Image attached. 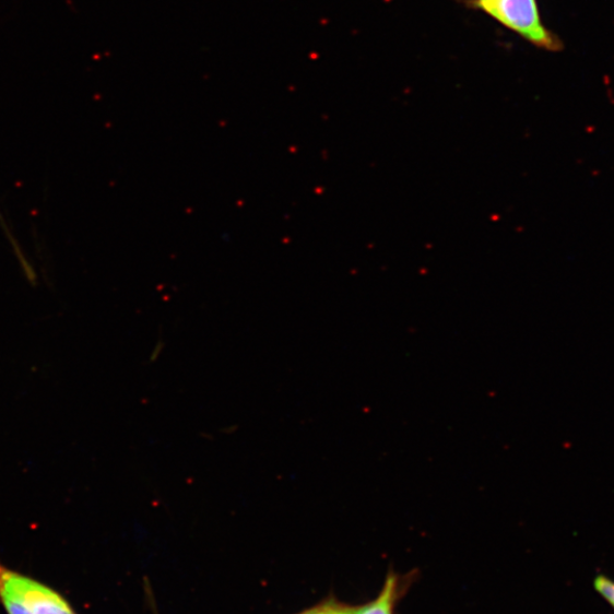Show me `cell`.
Segmentation results:
<instances>
[{
  "mask_svg": "<svg viewBox=\"0 0 614 614\" xmlns=\"http://www.w3.org/2000/svg\"><path fill=\"white\" fill-rule=\"evenodd\" d=\"M0 605L7 614H78L50 586L0 563Z\"/></svg>",
  "mask_w": 614,
  "mask_h": 614,
  "instance_id": "1",
  "label": "cell"
},
{
  "mask_svg": "<svg viewBox=\"0 0 614 614\" xmlns=\"http://www.w3.org/2000/svg\"><path fill=\"white\" fill-rule=\"evenodd\" d=\"M482 10L528 43L550 51L563 48V43L546 29L538 0H484L472 5Z\"/></svg>",
  "mask_w": 614,
  "mask_h": 614,
  "instance_id": "2",
  "label": "cell"
},
{
  "mask_svg": "<svg viewBox=\"0 0 614 614\" xmlns=\"http://www.w3.org/2000/svg\"><path fill=\"white\" fill-rule=\"evenodd\" d=\"M404 592V582L397 572H389L379 595L370 603L357 606L355 614H394Z\"/></svg>",
  "mask_w": 614,
  "mask_h": 614,
  "instance_id": "3",
  "label": "cell"
},
{
  "mask_svg": "<svg viewBox=\"0 0 614 614\" xmlns=\"http://www.w3.org/2000/svg\"><path fill=\"white\" fill-rule=\"evenodd\" d=\"M356 607L357 606L343 603L338 599L328 598L317 605L297 614H355Z\"/></svg>",
  "mask_w": 614,
  "mask_h": 614,
  "instance_id": "4",
  "label": "cell"
},
{
  "mask_svg": "<svg viewBox=\"0 0 614 614\" xmlns=\"http://www.w3.org/2000/svg\"><path fill=\"white\" fill-rule=\"evenodd\" d=\"M594 590L614 610V580L605 575H599L593 581Z\"/></svg>",
  "mask_w": 614,
  "mask_h": 614,
  "instance_id": "5",
  "label": "cell"
},
{
  "mask_svg": "<svg viewBox=\"0 0 614 614\" xmlns=\"http://www.w3.org/2000/svg\"><path fill=\"white\" fill-rule=\"evenodd\" d=\"M5 233L11 244L14 245L13 246L14 253L19 259V262L22 267V270L27 281H29L32 284H35L37 275L35 273L34 267L29 263V261H26V259L23 257L22 249L20 245L16 246V240L14 239V236L11 234V232L8 228H5Z\"/></svg>",
  "mask_w": 614,
  "mask_h": 614,
  "instance_id": "6",
  "label": "cell"
},
{
  "mask_svg": "<svg viewBox=\"0 0 614 614\" xmlns=\"http://www.w3.org/2000/svg\"><path fill=\"white\" fill-rule=\"evenodd\" d=\"M470 2H471V5H474V4L484 2V0H470Z\"/></svg>",
  "mask_w": 614,
  "mask_h": 614,
  "instance_id": "7",
  "label": "cell"
}]
</instances>
